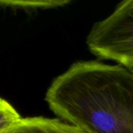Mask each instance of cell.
Listing matches in <instances>:
<instances>
[{
    "mask_svg": "<svg viewBox=\"0 0 133 133\" xmlns=\"http://www.w3.org/2000/svg\"><path fill=\"white\" fill-rule=\"evenodd\" d=\"M131 71H132V72H133V68H132V69H131Z\"/></svg>",
    "mask_w": 133,
    "mask_h": 133,
    "instance_id": "8992f818",
    "label": "cell"
},
{
    "mask_svg": "<svg viewBox=\"0 0 133 133\" xmlns=\"http://www.w3.org/2000/svg\"><path fill=\"white\" fill-rule=\"evenodd\" d=\"M89 51L128 69L133 68V0H122L111 14L96 22L89 32Z\"/></svg>",
    "mask_w": 133,
    "mask_h": 133,
    "instance_id": "7a4b0ae2",
    "label": "cell"
},
{
    "mask_svg": "<svg viewBox=\"0 0 133 133\" xmlns=\"http://www.w3.org/2000/svg\"><path fill=\"white\" fill-rule=\"evenodd\" d=\"M72 0H0V4L24 7L50 9L63 6L69 4Z\"/></svg>",
    "mask_w": 133,
    "mask_h": 133,
    "instance_id": "5b68a950",
    "label": "cell"
},
{
    "mask_svg": "<svg viewBox=\"0 0 133 133\" xmlns=\"http://www.w3.org/2000/svg\"><path fill=\"white\" fill-rule=\"evenodd\" d=\"M21 118V115L14 106L0 97V133H8Z\"/></svg>",
    "mask_w": 133,
    "mask_h": 133,
    "instance_id": "277c9868",
    "label": "cell"
},
{
    "mask_svg": "<svg viewBox=\"0 0 133 133\" xmlns=\"http://www.w3.org/2000/svg\"><path fill=\"white\" fill-rule=\"evenodd\" d=\"M8 133H89L59 118L28 117L21 119Z\"/></svg>",
    "mask_w": 133,
    "mask_h": 133,
    "instance_id": "3957f363",
    "label": "cell"
},
{
    "mask_svg": "<svg viewBox=\"0 0 133 133\" xmlns=\"http://www.w3.org/2000/svg\"><path fill=\"white\" fill-rule=\"evenodd\" d=\"M45 99L59 120L89 133H133V72L121 64L77 61Z\"/></svg>",
    "mask_w": 133,
    "mask_h": 133,
    "instance_id": "6da1fadb",
    "label": "cell"
}]
</instances>
